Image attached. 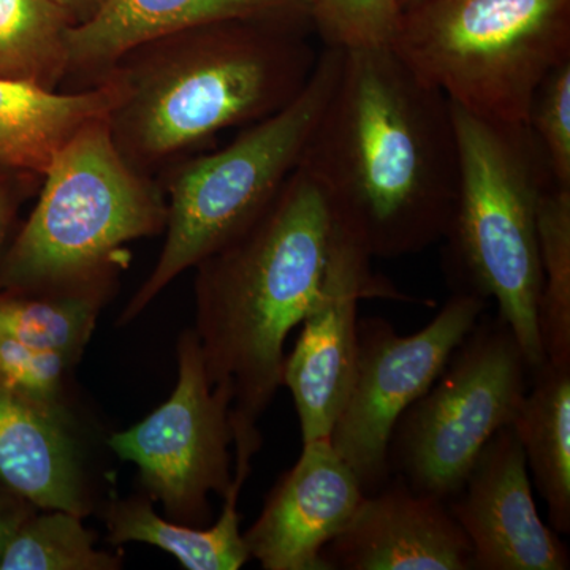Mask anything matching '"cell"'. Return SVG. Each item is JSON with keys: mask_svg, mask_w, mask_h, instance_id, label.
<instances>
[{"mask_svg": "<svg viewBox=\"0 0 570 570\" xmlns=\"http://www.w3.org/2000/svg\"><path fill=\"white\" fill-rule=\"evenodd\" d=\"M299 165L371 257L422 253L444 238L459 195L452 107L392 48L344 51Z\"/></svg>", "mask_w": 570, "mask_h": 570, "instance_id": "6da1fadb", "label": "cell"}, {"mask_svg": "<svg viewBox=\"0 0 570 570\" xmlns=\"http://www.w3.org/2000/svg\"><path fill=\"white\" fill-rule=\"evenodd\" d=\"M335 217L302 165L246 232L195 268L197 333L214 390L230 404L235 468L261 449L258 419L283 385L284 344L321 288Z\"/></svg>", "mask_w": 570, "mask_h": 570, "instance_id": "7a4b0ae2", "label": "cell"}, {"mask_svg": "<svg viewBox=\"0 0 570 570\" xmlns=\"http://www.w3.org/2000/svg\"><path fill=\"white\" fill-rule=\"evenodd\" d=\"M317 56L302 29L262 21L214 22L142 45L104 73L119 86L107 118L112 141L149 176L214 135L283 110Z\"/></svg>", "mask_w": 570, "mask_h": 570, "instance_id": "3957f363", "label": "cell"}, {"mask_svg": "<svg viewBox=\"0 0 570 570\" xmlns=\"http://www.w3.org/2000/svg\"><path fill=\"white\" fill-rule=\"evenodd\" d=\"M450 102V100H449ZM459 146V195L445 242L455 294L494 299L531 371L543 362L538 206L554 184L527 124L490 121L450 102Z\"/></svg>", "mask_w": 570, "mask_h": 570, "instance_id": "277c9868", "label": "cell"}, {"mask_svg": "<svg viewBox=\"0 0 570 570\" xmlns=\"http://www.w3.org/2000/svg\"><path fill=\"white\" fill-rule=\"evenodd\" d=\"M167 202L112 141L107 118L75 135L43 174L39 202L0 262V288L108 285L122 247L160 234Z\"/></svg>", "mask_w": 570, "mask_h": 570, "instance_id": "5b68a950", "label": "cell"}, {"mask_svg": "<svg viewBox=\"0 0 570 570\" xmlns=\"http://www.w3.org/2000/svg\"><path fill=\"white\" fill-rule=\"evenodd\" d=\"M390 48L463 110L527 124L540 82L570 59V0H423Z\"/></svg>", "mask_w": 570, "mask_h": 570, "instance_id": "8992f818", "label": "cell"}, {"mask_svg": "<svg viewBox=\"0 0 570 570\" xmlns=\"http://www.w3.org/2000/svg\"><path fill=\"white\" fill-rule=\"evenodd\" d=\"M343 58L344 50L326 47L305 88L283 110L250 124L219 151L184 160L171 171L163 253L119 324L140 316L175 277L234 242L272 205L302 163Z\"/></svg>", "mask_w": 570, "mask_h": 570, "instance_id": "52a82bcc", "label": "cell"}, {"mask_svg": "<svg viewBox=\"0 0 570 570\" xmlns=\"http://www.w3.org/2000/svg\"><path fill=\"white\" fill-rule=\"evenodd\" d=\"M531 374L510 326L482 314L436 381L397 419L389 445L392 475L419 493L455 497L490 439L512 425Z\"/></svg>", "mask_w": 570, "mask_h": 570, "instance_id": "ba28073f", "label": "cell"}, {"mask_svg": "<svg viewBox=\"0 0 570 570\" xmlns=\"http://www.w3.org/2000/svg\"><path fill=\"white\" fill-rule=\"evenodd\" d=\"M485 307L478 296L453 292L430 324L407 336L385 318H358L354 379L328 441L363 493L392 478L389 445L397 419L436 381Z\"/></svg>", "mask_w": 570, "mask_h": 570, "instance_id": "9c48e42d", "label": "cell"}, {"mask_svg": "<svg viewBox=\"0 0 570 570\" xmlns=\"http://www.w3.org/2000/svg\"><path fill=\"white\" fill-rule=\"evenodd\" d=\"M179 376L174 395L142 422L112 434L116 455L137 464L153 499L176 523L208 519L209 494L230 490L234 431L230 404L209 384L195 330L179 340Z\"/></svg>", "mask_w": 570, "mask_h": 570, "instance_id": "30bf717a", "label": "cell"}, {"mask_svg": "<svg viewBox=\"0 0 570 570\" xmlns=\"http://www.w3.org/2000/svg\"><path fill=\"white\" fill-rule=\"evenodd\" d=\"M371 255L335 220L324 277L292 354L283 385L294 396L303 444L330 439L346 403L356 358L358 305L365 298L406 299L371 272Z\"/></svg>", "mask_w": 570, "mask_h": 570, "instance_id": "8fae6325", "label": "cell"}, {"mask_svg": "<svg viewBox=\"0 0 570 570\" xmlns=\"http://www.w3.org/2000/svg\"><path fill=\"white\" fill-rule=\"evenodd\" d=\"M448 505L471 543L474 570L570 568L568 547L539 517L512 425L490 439Z\"/></svg>", "mask_w": 570, "mask_h": 570, "instance_id": "7c38bea8", "label": "cell"}, {"mask_svg": "<svg viewBox=\"0 0 570 570\" xmlns=\"http://www.w3.org/2000/svg\"><path fill=\"white\" fill-rule=\"evenodd\" d=\"M363 498L354 471L328 439L306 442L245 534L250 558L265 570H328L324 549L347 527Z\"/></svg>", "mask_w": 570, "mask_h": 570, "instance_id": "4fadbf2b", "label": "cell"}, {"mask_svg": "<svg viewBox=\"0 0 570 570\" xmlns=\"http://www.w3.org/2000/svg\"><path fill=\"white\" fill-rule=\"evenodd\" d=\"M324 561L328 570H474L448 501L412 490L400 475L365 494Z\"/></svg>", "mask_w": 570, "mask_h": 570, "instance_id": "5bb4252c", "label": "cell"}, {"mask_svg": "<svg viewBox=\"0 0 570 570\" xmlns=\"http://www.w3.org/2000/svg\"><path fill=\"white\" fill-rule=\"evenodd\" d=\"M225 21H262L302 29L309 0H105L67 33L69 75L100 78L127 52L174 33Z\"/></svg>", "mask_w": 570, "mask_h": 570, "instance_id": "9a60e30c", "label": "cell"}, {"mask_svg": "<svg viewBox=\"0 0 570 570\" xmlns=\"http://www.w3.org/2000/svg\"><path fill=\"white\" fill-rule=\"evenodd\" d=\"M0 483L33 508L86 515L88 502L67 415L0 385Z\"/></svg>", "mask_w": 570, "mask_h": 570, "instance_id": "2e32d148", "label": "cell"}, {"mask_svg": "<svg viewBox=\"0 0 570 570\" xmlns=\"http://www.w3.org/2000/svg\"><path fill=\"white\" fill-rule=\"evenodd\" d=\"M118 99L110 75L81 92L0 78V174L43 176L67 142L108 118Z\"/></svg>", "mask_w": 570, "mask_h": 570, "instance_id": "e0dca14e", "label": "cell"}, {"mask_svg": "<svg viewBox=\"0 0 570 570\" xmlns=\"http://www.w3.org/2000/svg\"><path fill=\"white\" fill-rule=\"evenodd\" d=\"M550 527L570 532V365L543 362L512 423Z\"/></svg>", "mask_w": 570, "mask_h": 570, "instance_id": "ac0fdd59", "label": "cell"}, {"mask_svg": "<svg viewBox=\"0 0 570 570\" xmlns=\"http://www.w3.org/2000/svg\"><path fill=\"white\" fill-rule=\"evenodd\" d=\"M245 478L234 475L225 494L223 515L208 530L160 519L149 499L115 502L108 510V540L115 546L142 542L174 554L187 570H238L250 560L239 532L238 497Z\"/></svg>", "mask_w": 570, "mask_h": 570, "instance_id": "d6986e66", "label": "cell"}, {"mask_svg": "<svg viewBox=\"0 0 570 570\" xmlns=\"http://www.w3.org/2000/svg\"><path fill=\"white\" fill-rule=\"evenodd\" d=\"M108 285L48 292H0V336L78 362Z\"/></svg>", "mask_w": 570, "mask_h": 570, "instance_id": "ffe728a7", "label": "cell"}, {"mask_svg": "<svg viewBox=\"0 0 570 570\" xmlns=\"http://www.w3.org/2000/svg\"><path fill=\"white\" fill-rule=\"evenodd\" d=\"M71 26L55 0H0V78L58 88L69 77Z\"/></svg>", "mask_w": 570, "mask_h": 570, "instance_id": "44dd1931", "label": "cell"}, {"mask_svg": "<svg viewBox=\"0 0 570 570\" xmlns=\"http://www.w3.org/2000/svg\"><path fill=\"white\" fill-rule=\"evenodd\" d=\"M542 291L538 324L546 362L570 365V187L550 184L539 198Z\"/></svg>", "mask_w": 570, "mask_h": 570, "instance_id": "7402d4cb", "label": "cell"}, {"mask_svg": "<svg viewBox=\"0 0 570 570\" xmlns=\"http://www.w3.org/2000/svg\"><path fill=\"white\" fill-rule=\"evenodd\" d=\"M29 517L0 557V570H115L121 560L94 547L81 517L47 510Z\"/></svg>", "mask_w": 570, "mask_h": 570, "instance_id": "603a6c76", "label": "cell"}, {"mask_svg": "<svg viewBox=\"0 0 570 570\" xmlns=\"http://www.w3.org/2000/svg\"><path fill=\"white\" fill-rule=\"evenodd\" d=\"M309 7L326 47L344 51L390 47L401 18L393 0H309Z\"/></svg>", "mask_w": 570, "mask_h": 570, "instance_id": "cb8c5ba5", "label": "cell"}, {"mask_svg": "<svg viewBox=\"0 0 570 570\" xmlns=\"http://www.w3.org/2000/svg\"><path fill=\"white\" fill-rule=\"evenodd\" d=\"M527 126L542 149L553 183L570 187V59L540 82Z\"/></svg>", "mask_w": 570, "mask_h": 570, "instance_id": "d4e9b609", "label": "cell"}, {"mask_svg": "<svg viewBox=\"0 0 570 570\" xmlns=\"http://www.w3.org/2000/svg\"><path fill=\"white\" fill-rule=\"evenodd\" d=\"M71 365L66 356L33 351L0 336V385L56 414L66 415L63 379Z\"/></svg>", "mask_w": 570, "mask_h": 570, "instance_id": "484cf974", "label": "cell"}, {"mask_svg": "<svg viewBox=\"0 0 570 570\" xmlns=\"http://www.w3.org/2000/svg\"><path fill=\"white\" fill-rule=\"evenodd\" d=\"M33 505L0 483V557L14 532L32 515Z\"/></svg>", "mask_w": 570, "mask_h": 570, "instance_id": "4316f807", "label": "cell"}, {"mask_svg": "<svg viewBox=\"0 0 570 570\" xmlns=\"http://www.w3.org/2000/svg\"><path fill=\"white\" fill-rule=\"evenodd\" d=\"M18 176L22 175L0 174V262H2L3 246L9 236L11 223H13L18 205H20L21 193L14 184Z\"/></svg>", "mask_w": 570, "mask_h": 570, "instance_id": "83f0119b", "label": "cell"}, {"mask_svg": "<svg viewBox=\"0 0 570 570\" xmlns=\"http://www.w3.org/2000/svg\"><path fill=\"white\" fill-rule=\"evenodd\" d=\"M55 2L66 11L71 24L77 26L88 21L102 7L105 0H55Z\"/></svg>", "mask_w": 570, "mask_h": 570, "instance_id": "f1b7e54d", "label": "cell"}, {"mask_svg": "<svg viewBox=\"0 0 570 570\" xmlns=\"http://www.w3.org/2000/svg\"><path fill=\"white\" fill-rule=\"evenodd\" d=\"M423 0H393V3H395L396 9L400 10V13H404V11L414 9V7H417L419 3H422Z\"/></svg>", "mask_w": 570, "mask_h": 570, "instance_id": "f546056e", "label": "cell"}]
</instances>
